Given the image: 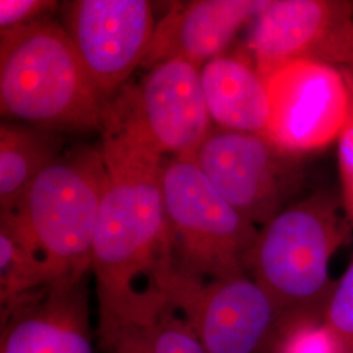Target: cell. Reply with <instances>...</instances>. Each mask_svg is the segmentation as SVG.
I'll return each instance as SVG.
<instances>
[{
    "label": "cell",
    "mask_w": 353,
    "mask_h": 353,
    "mask_svg": "<svg viewBox=\"0 0 353 353\" xmlns=\"http://www.w3.org/2000/svg\"><path fill=\"white\" fill-rule=\"evenodd\" d=\"M106 110L163 157H194L214 130L201 70L181 59L154 64L139 84L119 90Z\"/></svg>",
    "instance_id": "8"
},
{
    "label": "cell",
    "mask_w": 353,
    "mask_h": 353,
    "mask_svg": "<svg viewBox=\"0 0 353 353\" xmlns=\"http://www.w3.org/2000/svg\"><path fill=\"white\" fill-rule=\"evenodd\" d=\"M108 102L63 26L48 20L0 30V109L50 132L101 130Z\"/></svg>",
    "instance_id": "2"
},
{
    "label": "cell",
    "mask_w": 353,
    "mask_h": 353,
    "mask_svg": "<svg viewBox=\"0 0 353 353\" xmlns=\"http://www.w3.org/2000/svg\"><path fill=\"white\" fill-rule=\"evenodd\" d=\"M161 190L174 270L201 279L248 275L259 227L216 191L194 157H170Z\"/></svg>",
    "instance_id": "5"
},
{
    "label": "cell",
    "mask_w": 353,
    "mask_h": 353,
    "mask_svg": "<svg viewBox=\"0 0 353 353\" xmlns=\"http://www.w3.org/2000/svg\"><path fill=\"white\" fill-rule=\"evenodd\" d=\"M65 32L103 101L126 85L141 65L154 33L145 0H74L64 3Z\"/></svg>",
    "instance_id": "11"
},
{
    "label": "cell",
    "mask_w": 353,
    "mask_h": 353,
    "mask_svg": "<svg viewBox=\"0 0 353 353\" xmlns=\"http://www.w3.org/2000/svg\"><path fill=\"white\" fill-rule=\"evenodd\" d=\"M166 293L205 353H270L287 322L249 275L201 279L173 268Z\"/></svg>",
    "instance_id": "6"
},
{
    "label": "cell",
    "mask_w": 353,
    "mask_h": 353,
    "mask_svg": "<svg viewBox=\"0 0 353 353\" xmlns=\"http://www.w3.org/2000/svg\"><path fill=\"white\" fill-rule=\"evenodd\" d=\"M103 353H205L186 321L169 307L148 325L97 332Z\"/></svg>",
    "instance_id": "16"
},
{
    "label": "cell",
    "mask_w": 353,
    "mask_h": 353,
    "mask_svg": "<svg viewBox=\"0 0 353 353\" xmlns=\"http://www.w3.org/2000/svg\"><path fill=\"white\" fill-rule=\"evenodd\" d=\"M265 81L271 109L267 139L299 157L338 140L350 109V88L341 68L299 61Z\"/></svg>",
    "instance_id": "10"
},
{
    "label": "cell",
    "mask_w": 353,
    "mask_h": 353,
    "mask_svg": "<svg viewBox=\"0 0 353 353\" xmlns=\"http://www.w3.org/2000/svg\"><path fill=\"white\" fill-rule=\"evenodd\" d=\"M352 223L341 198L316 191L290 204L263 227L249 254L246 271L287 319H323L335 281L334 254L351 237Z\"/></svg>",
    "instance_id": "4"
},
{
    "label": "cell",
    "mask_w": 353,
    "mask_h": 353,
    "mask_svg": "<svg viewBox=\"0 0 353 353\" xmlns=\"http://www.w3.org/2000/svg\"><path fill=\"white\" fill-rule=\"evenodd\" d=\"M348 70H352V71H353V67H352V68H348Z\"/></svg>",
    "instance_id": "21"
},
{
    "label": "cell",
    "mask_w": 353,
    "mask_h": 353,
    "mask_svg": "<svg viewBox=\"0 0 353 353\" xmlns=\"http://www.w3.org/2000/svg\"><path fill=\"white\" fill-rule=\"evenodd\" d=\"M201 80L217 128L267 135L271 112L268 87L252 59L220 55L203 65Z\"/></svg>",
    "instance_id": "14"
},
{
    "label": "cell",
    "mask_w": 353,
    "mask_h": 353,
    "mask_svg": "<svg viewBox=\"0 0 353 353\" xmlns=\"http://www.w3.org/2000/svg\"><path fill=\"white\" fill-rule=\"evenodd\" d=\"M194 160L225 202L259 228L296 202L305 185L301 157L255 134L214 128Z\"/></svg>",
    "instance_id": "7"
},
{
    "label": "cell",
    "mask_w": 353,
    "mask_h": 353,
    "mask_svg": "<svg viewBox=\"0 0 353 353\" xmlns=\"http://www.w3.org/2000/svg\"><path fill=\"white\" fill-rule=\"evenodd\" d=\"M106 165L101 148L79 145L51 163L0 224L34 252L52 287L84 280L90 272Z\"/></svg>",
    "instance_id": "3"
},
{
    "label": "cell",
    "mask_w": 353,
    "mask_h": 353,
    "mask_svg": "<svg viewBox=\"0 0 353 353\" xmlns=\"http://www.w3.org/2000/svg\"><path fill=\"white\" fill-rule=\"evenodd\" d=\"M58 134L26 125L0 126V214L13 210L37 176L62 154Z\"/></svg>",
    "instance_id": "15"
},
{
    "label": "cell",
    "mask_w": 353,
    "mask_h": 353,
    "mask_svg": "<svg viewBox=\"0 0 353 353\" xmlns=\"http://www.w3.org/2000/svg\"><path fill=\"white\" fill-rule=\"evenodd\" d=\"M52 287L50 275L23 241L0 224V303L1 312Z\"/></svg>",
    "instance_id": "17"
},
{
    "label": "cell",
    "mask_w": 353,
    "mask_h": 353,
    "mask_svg": "<svg viewBox=\"0 0 353 353\" xmlns=\"http://www.w3.org/2000/svg\"><path fill=\"white\" fill-rule=\"evenodd\" d=\"M270 0H194L176 4L156 24L141 67L181 59L199 70L224 50Z\"/></svg>",
    "instance_id": "13"
},
{
    "label": "cell",
    "mask_w": 353,
    "mask_h": 353,
    "mask_svg": "<svg viewBox=\"0 0 353 353\" xmlns=\"http://www.w3.org/2000/svg\"><path fill=\"white\" fill-rule=\"evenodd\" d=\"M0 353H93L85 279L3 310Z\"/></svg>",
    "instance_id": "12"
},
{
    "label": "cell",
    "mask_w": 353,
    "mask_h": 353,
    "mask_svg": "<svg viewBox=\"0 0 353 353\" xmlns=\"http://www.w3.org/2000/svg\"><path fill=\"white\" fill-rule=\"evenodd\" d=\"M100 131L108 176L90 262L97 332L159 319L170 307L166 285L174 268L161 190L164 157L106 109Z\"/></svg>",
    "instance_id": "1"
},
{
    "label": "cell",
    "mask_w": 353,
    "mask_h": 353,
    "mask_svg": "<svg viewBox=\"0 0 353 353\" xmlns=\"http://www.w3.org/2000/svg\"><path fill=\"white\" fill-rule=\"evenodd\" d=\"M350 88V109L338 137V159L341 181V202L353 225V71L341 68Z\"/></svg>",
    "instance_id": "19"
},
{
    "label": "cell",
    "mask_w": 353,
    "mask_h": 353,
    "mask_svg": "<svg viewBox=\"0 0 353 353\" xmlns=\"http://www.w3.org/2000/svg\"><path fill=\"white\" fill-rule=\"evenodd\" d=\"M58 7L51 0H0V30L30 26Z\"/></svg>",
    "instance_id": "20"
},
{
    "label": "cell",
    "mask_w": 353,
    "mask_h": 353,
    "mask_svg": "<svg viewBox=\"0 0 353 353\" xmlns=\"http://www.w3.org/2000/svg\"><path fill=\"white\" fill-rule=\"evenodd\" d=\"M323 327L334 341L336 353H353V261L331 290Z\"/></svg>",
    "instance_id": "18"
},
{
    "label": "cell",
    "mask_w": 353,
    "mask_h": 353,
    "mask_svg": "<svg viewBox=\"0 0 353 353\" xmlns=\"http://www.w3.org/2000/svg\"><path fill=\"white\" fill-rule=\"evenodd\" d=\"M248 50L267 80L299 61L353 67V3L270 0L252 23Z\"/></svg>",
    "instance_id": "9"
}]
</instances>
